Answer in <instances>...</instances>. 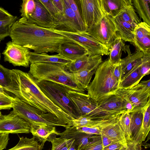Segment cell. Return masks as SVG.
Returning <instances> with one entry per match:
<instances>
[{
  "mask_svg": "<svg viewBox=\"0 0 150 150\" xmlns=\"http://www.w3.org/2000/svg\"><path fill=\"white\" fill-rule=\"evenodd\" d=\"M105 13L113 17L117 16L126 6L132 4V0H101Z\"/></svg>",
  "mask_w": 150,
  "mask_h": 150,
  "instance_id": "cell-27",
  "label": "cell"
},
{
  "mask_svg": "<svg viewBox=\"0 0 150 150\" xmlns=\"http://www.w3.org/2000/svg\"><path fill=\"white\" fill-rule=\"evenodd\" d=\"M133 33L136 50L144 54L150 53V26L141 21L135 26Z\"/></svg>",
  "mask_w": 150,
  "mask_h": 150,
  "instance_id": "cell-15",
  "label": "cell"
},
{
  "mask_svg": "<svg viewBox=\"0 0 150 150\" xmlns=\"http://www.w3.org/2000/svg\"><path fill=\"white\" fill-rule=\"evenodd\" d=\"M114 66L109 58L103 61L97 68L94 79L86 89L87 94L97 102L115 94L119 88L113 74Z\"/></svg>",
  "mask_w": 150,
  "mask_h": 150,
  "instance_id": "cell-4",
  "label": "cell"
},
{
  "mask_svg": "<svg viewBox=\"0 0 150 150\" xmlns=\"http://www.w3.org/2000/svg\"><path fill=\"white\" fill-rule=\"evenodd\" d=\"M96 70L85 69L74 73L77 82L85 90L90 84Z\"/></svg>",
  "mask_w": 150,
  "mask_h": 150,
  "instance_id": "cell-33",
  "label": "cell"
},
{
  "mask_svg": "<svg viewBox=\"0 0 150 150\" xmlns=\"http://www.w3.org/2000/svg\"><path fill=\"white\" fill-rule=\"evenodd\" d=\"M54 18V21L58 18L59 14L55 7L52 0H38Z\"/></svg>",
  "mask_w": 150,
  "mask_h": 150,
  "instance_id": "cell-42",
  "label": "cell"
},
{
  "mask_svg": "<svg viewBox=\"0 0 150 150\" xmlns=\"http://www.w3.org/2000/svg\"><path fill=\"white\" fill-rule=\"evenodd\" d=\"M133 87L138 90H150V80L149 79L148 80L142 81Z\"/></svg>",
  "mask_w": 150,
  "mask_h": 150,
  "instance_id": "cell-50",
  "label": "cell"
},
{
  "mask_svg": "<svg viewBox=\"0 0 150 150\" xmlns=\"http://www.w3.org/2000/svg\"><path fill=\"white\" fill-rule=\"evenodd\" d=\"M127 145L124 150H142V144L135 143L133 141H128Z\"/></svg>",
  "mask_w": 150,
  "mask_h": 150,
  "instance_id": "cell-51",
  "label": "cell"
},
{
  "mask_svg": "<svg viewBox=\"0 0 150 150\" xmlns=\"http://www.w3.org/2000/svg\"><path fill=\"white\" fill-rule=\"evenodd\" d=\"M36 81L40 90L55 105L75 119L80 116L75 105L68 96V91L70 89L54 82Z\"/></svg>",
  "mask_w": 150,
  "mask_h": 150,
  "instance_id": "cell-5",
  "label": "cell"
},
{
  "mask_svg": "<svg viewBox=\"0 0 150 150\" xmlns=\"http://www.w3.org/2000/svg\"><path fill=\"white\" fill-rule=\"evenodd\" d=\"M117 16L124 21L135 27L141 22L136 13L132 4L126 6Z\"/></svg>",
  "mask_w": 150,
  "mask_h": 150,
  "instance_id": "cell-31",
  "label": "cell"
},
{
  "mask_svg": "<svg viewBox=\"0 0 150 150\" xmlns=\"http://www.w3.org/2000/svg\"><path fill=\"white\" fill-rule=\"evenodd\" d=\"M83 21L87 28L98 23L106 14L101 0H75Z\"/></svg>",
  "mask_w": 150,
  "mask_h": 150,
  "instance_id": "cell-10",
  "label": "cell"
},
{
  "mask_svg": "<svg viewBox=\"0 0 150 150\" xmlns=\"http://www.w3.org/2000/svg\"><path fill=\"white\" fill-rule=\"evenodd\" d=\"M100 135L103 148L113 142L111 139L105 135L102 134H101Z\"/></svg>",
  "mask_w": 150,
  "mask_h": 150,
  "instance_id": "cell-53",
  "label": "cell"
},
{
  "mask_svg": "<svg viewBox=\"0 0 150 150\" xmlns=\"http://www.w3.org/2000/svg\"><path fill=\"white\" fill-rule=\"evenodd\" d=\"M125 52H127V55L122 59L120 62L122 70L121 80L135 65L141 60L144 55L143 52L137 50L131 53L129 45H125Z\"/></svg>",
  "mask_w": 150,
  "mask_h": 150,
  "instance_id": "cell-21",
  "label": "cell"
},
{
  "mask_svg": "<svg viewBox=\"0 0 150 150\" xmlns=\"http://www.w3.org/2000/svg\"><path fill=\"white\" fill-rule=\"evenodd\" d=\"M53 4L60 15H63L64 11L63 0H52Z\"/></svg>",
  "mask_w": 150,
  "mask_h": 150,
  "instance_id": "cell-49",
  "label": "cell"
},
{
  "mask_svg": "<svg viewBox=\"0 0 150 150\" xmlns=\"http://www.w3.org/2000/svg\"><path fill=\"white\" fill-rule=\"evenodd\" d=\"M64 7L63 15H60L55 21L54 29L72 32H86L87 28L78 20L74 12L70 8L67 0H63Z\"/></svg>",
  "mask_w": 150,
  "mask_h": 150,
  "instance_id": "cell-11",
  "label": "cell"
},
{
  "mask_svg": "<svg viewBox=\"0 0 150 150\" xmlns=\"http://www.w3.org/2000/svg\"><path fill=\"white\" fill-rule=\"evenodd\" d=\"M34 0L35 11L27 20L42 28L54 29L56 25L54 18L39 0Z\"/></svg>",
  "mask_w": 150,
  "mask_h": 150,
  "instance_id": "cell-16",
  "label": "cell"
},
{
  "mask_svg": "<svg viewBox=\"0 0 150 150\" xmlns=\"http://www.w3.org/2000/svg\"><path fill=\"white\" fill-rule=\"evenodd\" d=\"M14 100L0 98V110L12 108Z\"/></svg>",
  "mask_w": 150,
  "mask_h": 150,
  "instance_id": "cell-45",
  "label": "cell"
},
{
  "mask_svg": "<svg viewBox=\"0 0 150 150\" xmlns=\"http://www.w3.org/2000/svg\"><path fill=\"white\" fill-rule=\"evenodd\" d=\"M140 71L143 78L150 73V53L144 54L140 67Z\"/></svg>",
  "mask_w": 150,
  "mask_h": 150,
  "instance_id": "cell-40",
  "label": "cell"
},
{
  "mask_svg": "<svg viewBox=\"0 0 150 150\" xmlns=\"http://www.w3.org/2000/svg\"><path fill=\"white\" fill-rule=\"evenodd\" d=\"M142 60L123 77L119 83V88H131L139 83L142 78L140 71Z\"/></svg>",
  "mask_w": 150,
  "mask_h": 150,
  "instance_id": "cell-25",
  "label": "cell"
},
{
  "mask_svg": "<svg viewBox=\"0 0 150 150\" xmlns=\"http://www.w3.org/2000/svg\"><path fill=\"white\" fill-rule=\"evenodd\" d=\"M13 16L4 8L0 7V19L10 18Z\"/></svg>",
  "mask_w": 150,
  "mask_h": 150,
  "instance_id": "cell-52",
  "label": "cell"
},
{
  "mask_svg": "<svg viewBox=\"0 0 150 150\" xmlns=\"http://www.w3.org/2000/svg\"><path fill=\"white\" fill-rule=\"evenodd\" d=\"M9 36L13 42L38 54H59L62 45L72 42L54 29L40 27L23 17L17 20L13 23Z\"/></svg>",
  "mask_w": 150,
  "mask_h": 150,
  "instance_id": "cell-2",
  "label": "cell"
},
{
  "mask_svg": "<svg viewBox=\"0 0 150 150\" xmlns=\"http://www.w3.org/2000/svg\"><path fill=\"white\" fill-rule=\"evenodd\" d=\"M118 119V117L116 122L102 128L101 129V134L107 136L113 142L120 143L127 147L128 141L124 132L119 125Z\"/></svg>",
  "mask_w": 150,
  "mask_h": 150,
  "instance_id": "cell-19",
  "label": "cell"
},
{
  "mask_svg": "<svg viewBox=\"0 0 150 150\" xmlns=\"http://www.w3.org/2000/svg\"><path fill=\"white\" fill-rule=\"evenodd\" d=\"M10 70L0 64V85L3 88L7 87L9 84Z\"/></svg>",
  "mask_w": 150,
  "mask_h": 150,
  "instance_id": "cell-41",
  "label": "cell"
},
{
  "mask_svg": "<svg viewBox=\"0 0 150 150\" xmlns=\"http://www.w3.org/2000/svg\"><path fill=\"white\" fill-rule=\"evenodd\" d=\"M10 82L4 90L21 101L45 113L54 115L59 123L66 125L75 119L51 101L38 85L29 73L17 69H10Z\"/></svg>",
  "mask_w": 150,
  "mask_h": 150,
  "instance_id": "cell-1",
  "label": "cell"
},
{
  "mask_svg": "<svg viewBox=\"0 0 150 150\" xmlns=\"http://www.w3.org/2000/svg\"><path fill=\"white\" fill-rule=\"evenodd\" d=\"M0 59H1V54L0 53Z\"/></svg>",
  "mask_w": 150,
  "mask_h": 150,
  "instance_id": "cell-57",
  "label": "cell"
},
{
  "mask_svg": "<svg viewBox=\"0 0 150 150\" xmlns=\"http://www.w3.org/2000/svg\"><path fill=\"white\" fill-rule=\"evenodd\" d=\"M127 147L123 144L118 142H113L104 148L103 150H124Z\"/></svg>",
  "mask_w": 150,
  "mask_h": 150,
  "instance_id": "cell-46",
  "label": "cell"
},
{
  "mask_svg": "<svg viewBox=\"0 0 150 150\" xmlns=\"http://www.w3.org/2000/svg\"><path fill=\"white\" fill-rule=\"evenodd\" d=\"M66 65L54 63L31 64L28 73L37 81H47L63 85L71 90L85 93L74 73L69 71Z\"/></svg>",
  "mask_w": 150,
  "mask_h": 150,
  "instance_id": "cell-3",
  "label": "cell"
},
{
  "mask_svg": "<svg viewBox=\"0 0 150 150\" xmlns=\"http://www.w3.org/2000/svg\"><path fill=\"white\" fill-rule=\"evenodd\" d=\"M118 122L124 132L127 141H132L131 134V116L130 113L125 112L120 115Z\"/></svg>",
  "mask_w": 150,
  "mask_h": 150,
  "instance_id": "cell-35",
  "label": "cell"
},
{
  "mask_svg": "<svg viewBox=\"0 0 150 150\" xmlns=\"http://www.w3.org/2000/svg\"><path fill=\"white\" fill-rule=\"evenodd\" d=\"M130 114L131 134L132 141L141 127L143 121V114L142 111L133 112Z\"/></svg>",
  "mask_w": 150,
  "mask_h": 150,
  "instance_id": "cell-34",
  "label": "cell"
},
{
  "mask_svg": "<svg viewBox=\"0 0 150 150\" xmlns=\"http://www.w3.org/2000/svg\"><path fill=\"white\" fill-rule=\"evenodd\" d=\"M69 150H78L74 146H72L69 149Z\"/></svg>",
  "mask_w": 150,
  "mask_h": 150,
  "instance_id": "cell-55",
  "label": "cell"
},
{
  "mask_svg": "<svg viewBox=\"0 0 150 150\" xmlns=\"http://www.w3.org/2000/svg\"><path fill=\"white\" fill-rule=\"evenodd\" d=\"M2 114L1 113V112L0 111V115Z\"/></svg>",
  "mask_w": 150,
  "mask_h": 150,
  "instance_id": "cell-56",
  "label": "cell"
},
{
  "mask_svg": "<svg viewBox=\"0 0 150 150\" xmlns=\"http://www.w3.org/2000/svg\"><path fill=\"white\" fill-rule=\"evenodd\" d=\"M54 30L84 48L90 57L108 55L109 50L101 44L86 32H68L55 29Z\"/></svg>",
  "mask_w": 150,
  "mask_h": 150,
  "instance_id": "cell-9",
  "label": "cell"
},
{
  "mask_svg": "<svg viewBox=\"0 0 150 150\" xmlns=\"http://www.w3.org/2000/svg\"><path fill=\"white\" fill-rule=\"evenodd\" d=\"M117 34L124 42L134 43L133 31L135 26L123 20L119 16L113 17Z\"/></svg>",
  "mask_w": 150,
  "mask_h": 150,
  "instance_id": "cell-26",
  "label": "cell"
},
{
  "mask_svg": "<svg viewBox=\"0 0 150 150\" xmlns=\"http://www.w3.org/2000/svg\"><path fill=\"white\" fill-rule=\"evenodd\" d=\"M86 33L106 46L109 50L117 35L113 17L106 14L99 23L88 28Z\"/></svg>",
  "mask_w": 150,
  "mask_h": 150,
  "instance_id": "cell-8",
  "label": "cell"
},
{
  "mask_svg": "<svg viewBox=\"0 0 150 150\" xmlns=\"http://www.w3.org/2000/svg\"><path fill=\"white\" fill-rule=\"evenodd\" d=\"M142 111L143 114L142 123L132 141L135 143L142 144L145 140L150 129V98Z\"/></svg>",
  "mask_w": 150,
  "mask_h": 150,
  "instance_id": "cell-22",
  "label": "cell"
},
{
  "mask_svg": "<svg viewBox=\"0 0 150 150\" xmlns=\"http://www.w3.org/2000/svg\"><path fill=\"white\" fill-rule=\"evenodd\" d=\"M59 54L72 62L84 55H88L84 48L73 42L62 45Z\"/></svg>",
  "mask_w": 150,
  "mask_h": 150,
  "instance_id": "cell-20",
  "label": "cell"
},
{
  "mask_svg": "<svg viewBox=\"0 0 150 150\" xmlns=\"http://www.w3.org/2000/svg\"><path fill=\"white\" fill-rule=\"evenodd\" d=\"M98 106L103 111L112 116H118L126 112L120 97L116 94L97 102Z\"/></svg>",
  "mask_w": 150,
  "mask_h": 150,
  "instance_id": "cell-18",
  "label": "cell"
},
{
  "mask_svg": "<svg viewBox=\"0 0 150 150\" xmlns=\"http://www.w3.org/2000/svg\"><path fill=\"white\" fill-rule=\"evenodd\" d=\"M28 48L9 41L2 54L5 62H7L14 66L29 67V57L30 51Z\"/></svg>",
  "mask_w": 150,
  "mask_h": 150,
  "instance_id": "cell-12",
  "label": "cell"
},
{
  "mask_svg": "<svg viewBox=\"0 0 150 150\" xmlns=\"http://www.w3.org/2000/svg\"><path fill=\"white\" fill-rule=\"evenodd\" d=\"M1 115H0V116Z\"/></svg>",
  "mask_w": 150,
  "mask_h": 150,
  "instance_id": "cell-58",
  "label": "cell"
},
{
  "mask_svg": "<svg viewBox=\"0 0 150 150\" xmlns=\"http://www.w3.org/2000/svg\"><path fill=\"white\" fill-rule=\"evenodd\" d=\"M0 98L14 100V98L6 92L3 88L0 85Z\"/></svg>",
  "mask_w": 150,
  "mask_h": 150,
  "instance_id": "cell-54",
  "label": "cell"
},
{
  "mask_svg": "<svg viewBox=\"0 0 150 150\" xmlns=\"http://www.w3.org/2000/svg\"><path fill=\"white\" fill-rule=\"evenodd\" d=\"M68 95L80 116L87 117L94 120L107 119L117 116L112 115L103 110L97 102L87 94L69 90Z\"/></svg>",
  "mask_w": 150,
  "mask_h": 150,
  "instance_id": "cell-7",
  "label": "cell"
},
{
  "mask_svg": "<svg viewBox=\"0 0 150 150\" xmlns=\"http://www.w3.org/2000/svg\"><path fill=\"white\" fill-rule=\"evenodd\" d=\"M122 74V67L120 63L115 65L113 71L114 76L117 81L119 85L120 83Z\"/></svg>",
  "mask_w": 150,
  "mask_h": 150,
  "instance_id": "cell-48",
  "label": "cell"
},
{
  "mask_svg": "<svg viewBox=\"0 0 150 150\" xmlns=\"http://www.w3.org/2000/svg\"><path fill=\"white\" fill-rule=\"evenodd\" d=\"M35 3L34 0H23L20 9L22 17L28 19L35 11Z\"/></svg>",
  "mask_w": 150,
  "mask_h": 150,
  "instance_id": "cell-37",
  "label": "cell"
},
{
  "mask_svg": "<svg viewBox=\"0 0 150 150\" xmlns=\"http://www.w3.org/2000/svg\"><path fill=\"white\" fill-rule=\"evenodd\" d=\"M74 141L73 138L57 137L56 135L52 136L49 141L52 144L51 150H69L74 145Z\"/></svg>",
  "mask_w": 150,
  "mask_h": 150,
  "instance_id": "cell-32",
  "label": "cell"
},
{
  "mask_svg": "<svg viewBox=\"0 0 150 150\" xmlns=\"http://www.w3.org/2000/svg\"><path fill=\"white\" fill-rule=\"evenodd\" d=\"M102 120H94L87 117L80 116L74 120L70 124L67 125L65 128L69 127H75L83 126H92Z\"/></svg>",
  "mask_w": 150,
  "mask_h": 150,
  "instance_id": "cell-38",
  "label": "cell"
},
{
  "mask_svg": "<svg viewBox=\"0 0 150 150\" xmlns=\"http://www.w3.org/2000/svg\"><path fill=\"white\" fill-rule=\"evenodd\" d=\"M72 128L76 131L80 132L91 135H100L101 134L100 129L93 126H83Z\"/></svg>",
  "mask_w": 150,
  "mask_h": 150,
  "instance_id": "cell-43",
  "label": "cell"
},
{
  "mask_svg": "<svg viewBox=\"0 0 150 150\" xmlns=\"http://www.w3.org/2000/svg\"><path fill=\"white\" fill-rule=\"evenodd\" d=\"M30 132L40 142L44 143L49 142L52 136L57 135L59 133L56 126L47 125H31Z\"/></svg>",
  "mask_w": 150,
  "mask_h": 150,
  "instance_id": "cell-24",
  "label": "cell"
},
{
  "mask_svg": "<svg viewBox=\"0 0 150 150\" xmlns=\"http://www.w3.org/2000/svg\"><path fill=\"white\" fill-rule=\"evenodd\" d=\"M133 5L140 18L150 26V0H132Z\"/></svg>",
  "mask_w": 150,
  "mask_h": 150,
  "instance_id": "cell-30",
  "label": "cell"
},
{
  "mask_svg": "<svg viewBox=\"0 0 150 150\" xmlns=\"http://www.w3.org/2000/svg\"><path fill=\"white\" fill-rule=\"evenodd\" d=\"M125 47L124 42L117 34L109 50V59L112 65H115L120 63L122 59V51H125Z\"/></svg>",
  "mask_w": 150,
  "mask_h": 150,
  "instance_id": "cell-28",
  "label": "cell"
},
{
  "mask_svg": "<svg viewBox=\"0 0 150 150\" xmlns=\"http://www.w3.org/2000/svg\"><path fill=\"white\" fill-rule=\"evenodd\" d=\"M9 134L0 133V150L6 148L9 140Z\"/></svg>",
  "mask_w": 150,
  "mask_h": 150,
  "instance_id": "cell-47",
  "label": "cell"
},
{
  "mask_svg": "<svg viewBox=\"0 0 150 150\" xmlns=\"http://www.w3.org/2000/svg\"><path fill=\"white\" fill-rule=\"evenodd\" d=\"M103 61L102 56L90 57L86 55L69 63L66 67L69 71L75 73L85 69L95 70Z\"/></svg>",
  "mask_w": 150,
  "mask_h": 150,
  "instance_id": "cell-17",
  "label": "cell"
},
{
  "mask_svg": "<svg viewBox=\"0 0 150 150\" xmlns=\"http://www.w3.org/2000/svg\"><path fill=\"white\" fill-rule=\"evenodd\" d=\"M31 125L13 110L8 114L0 116V133L28 134Z\"/></svg>",
  "mask_w": 150,
  "mask_h": 150,
  "instance_id": "cell-13",
  "label": "cell"
},
{
  "mask_svg": "<svg viewBox=\"0 0 150 150\" xmlns=\"http://www.w3.org/2000/svg\"><path fill=\"white\" fill-rule=\"evenodd\" d=\"M67 1L70 8L75 13L79 22L82 25L86 26L83 21L79 10L75 0H67Z\"/></svg>",
  "mask_w": 150,
  "mask_h": 150,
  "instance_id": "cell-44",
  "label": "cell"
},
{
  "mask_svg": "<svg viewBox=\"0 0 150 150\" xmlns=\"http://www.w3.org/2000/svg\"><path fill=\"white\" fill-rule=\"evenodd\" d=\"M100 135H93L91 140L82 150H103Z\"/></svg>",
  "mask_w": 150,
  "mask_h": 150,
  "instance_id": "cell-39",
  "label": "cell"
},
{
  "mask_svg": "<svg viewBox=\"0 0 150 150\" xmlns=\"http://www.w3.org/2000/svg\"><path fill=\"white\" fill-rule=\"evenodd\" d=\"M17 19L16 16H13L10 18L0 19V42L9 36L12 26Z\"/></svg>",
  "mask_w": 150,
  "mask_h": 150,
  "instance_id": "cell-36",
  "label": "cell"
},
{
  "mask_svg": "<svg viewBox=\"0 0 150 150\" xmlns=\"http://www.w3.org/2000/svg\"><path fill=\"white\" fill-rule=\"evenodd\" d=\"M13 110L31 125H47L66 127L60 124L57 118L49 113H44L14 97Z\"/></svg>",
  "mask_w": 150,
  "mask_h": 150,
  "instance_id": "cell-6",
  "label": "cell"
},
{
  "mask_svg": "<svg viewBox=\"0 0 150 150\" xmlns=\"http://www.w3.org/2000/svg\"><path fill=\"white\" fill-rule=\"evenodd\" d=\"M115 93L125 98L131 102L133 107V112L142 111L150 98V90H138L133 87L119 88Z\"/></svg>",
  "mask_w": 150,
  "mask_h": 150,
  "instance_id": "cell-14",
  "label": "cell"
},
{
  "mask_svg": "<svg viewBox=\"0 0 150 150\" xmlns=\"http://www.w3.org/2000/svg\"><path fill=\"white\" fill-rule=\"evenodd\" d=\"M29 59L30 64L38 62L54 63L66 65L72 61L59 54L50 55L46 53L40 54L30 52Z\"/></svg>",
  "mask_w": 150,
  "mask_h": 150,
  "instance_id": "cell-23",
  "label": "cell"
},
{
  "mask_svg": "<svg viewBox=\"0 0 150 150\" xmlns=\"http://www.w3.org/2000/svg\"><path fill=\"white\" fill-rule=\"evenodd\" d=\"M45 143L40 142L33 136L32 138L19 137L18 144L8 150H42Z\"/></svg>",
  "mask_w": 150,
  "mask_h": 150,
  "instance_id": "cell-29",
  "label": "cell"
}]
</instances>
